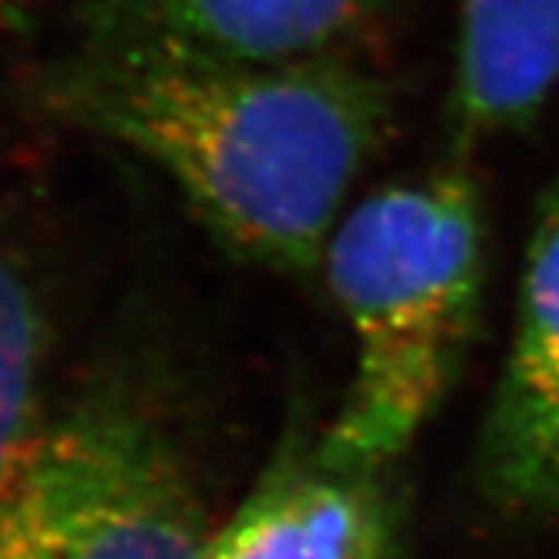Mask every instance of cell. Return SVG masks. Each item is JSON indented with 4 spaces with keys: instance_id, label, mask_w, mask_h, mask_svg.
<instances>
[{
    "instance_id": "cell-1",
    "label": "cell",
    "mask_w": 559,
    "mask_h": 559,
    "mask_svg": "<svg viewBox=\"0 0 559 559\" xmlns=\"http://www.w3.org/2000/svg\"><path fill=\"white\" fill-rule=\"evenodd\" d=\"M40 106L159 168L246 259L308 274L392 128L367 60H215L75 38L44 66Z\"/></svg>"
},
{
    "instance_id": "cell-2",
    "label": "cell",
    "mask_w": 559,
    "mask_h": 559,
    "mask_svg": "<svg viewBox=\"0 0 559 559\" xmlns=\"http://www.w3.org/2000/svg\"><path fill=\"white\" fill-rule=\"evenodd\" d=\"M355 336V373L323 451L385 466L457 377L479 318L485 227L466 165L389 183L345 212L323 252Z\"/></svg>"
},
{
    "instance_id": "cell-3",
    "label": "cell",
    "mask_w": 559,
    "mask_h": 559,
    "mask_svg": "<svg viewBox=\"0 0 559 559\" xmlns=\"http://www.w3.org/2000/svg\"><path fill=\"white\" fill-rule=\"evenodd\" d=\"M209 547L171 441L119 395L44 426L0 498V559H209Z\"/></svg>"
},
{
    "instance_id": "cell-4",
    "label": "cell",
    "mask_w": 559,
    "mask_h": 559,
    "mask_svg": "<svg viewBox=\"0 0 559 559\" xmlns=\"http://www.w3.org/2000/svg\"><path fill=\"white\" fill-rule=\"evenodd\" d=\"M481 481L507 510H559V183L528 242L516 333L481 436Z\"/></svg>"
},
{
    "instance_id": "cell-5",
    "label": "cell",
    "mask_w": 559,
    "mask_h": 559,
    "mask_svg": "<svg viewBox=\"0 0 559 559\" xmlns=\"http://www.w3.org/2000/svg\"><path fill=\"white\" fill-rule=\"evenodd\" d=\"M382 0H79V38L215 60H364Z\"/></svg>"
},
{
    "instance_id": "cell-6",
    "label": "cell",
    "mask_w": 559,
    "mask_h": 559,
    "mask_svg": "<svg viewBox=\"0 0 559 559\" xmlns=\"http://www.w3.org/2000/svg\"><path fill=\"white\" fill-rule=\"evenodd\" d=\"M209 559H395V510L380 466L289 436L212 535Z\"/></svg>"
},
{
    "instance_id": "cell-7",
    "label": "cell",
    "mask_w": 559,
    "mask_h": 559,
    "mask_svg": "<svg viewBox=\"0 0 559 559\" xmlns=\"http://www.w3.org/2000/svg\"><path fill=\"white\" fill-rule=\"evenodd\" d=\"M451 124L460 150L513 131L559 87V0H460Z\"/></svg>"
},
{
    "instance_id": "cell-8",
    "label": "cell",
    "mask_w": 559,
    "mask_h": 559,
    "mask_svg": "<svg viewBox=\"0 0 559 559\" xmlns=\"http://www.w3.org/2000/svg\"><path fill=\"white\" fill-rule=\"evenodd\" d=\"M40 305L13 249L0 240V498L40 436Z\"/></svg>"
}]
</instances>
